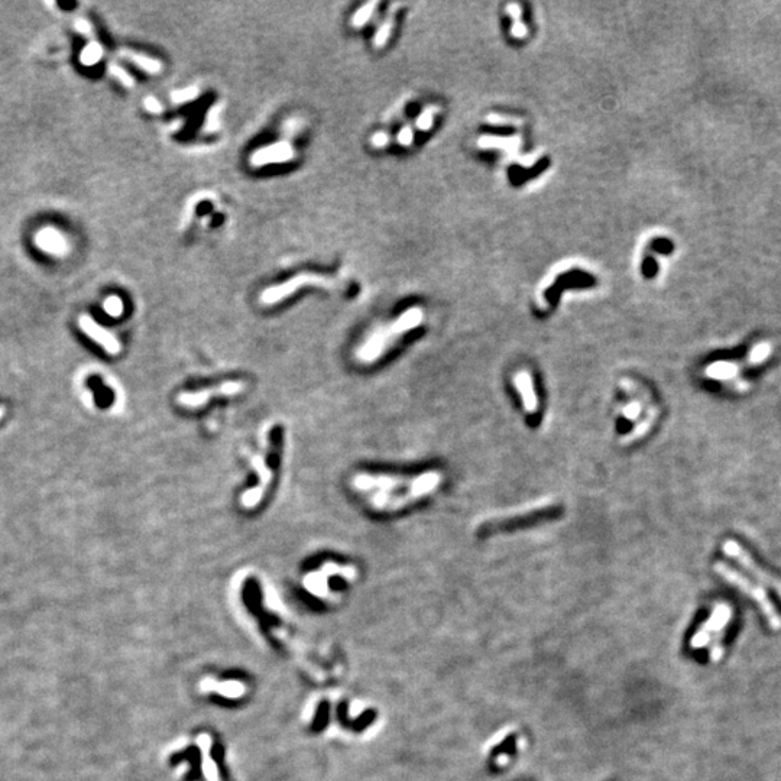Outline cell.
I'll return each instance as SVG.
<instances>
[{"label": "cell", "instance_id": "obj_1", "mask_svg": "<svg viewBox=\"0 0 781 781\" xmlns=\"http://www.w3.org/2000/svg\"><path fill=\"white\" fill-rule=\"evenodd\" d=\"M732 608L728 604L715 605L709 618H707L690 640V647L700 650L709 647V659L716 663L723 656V637L725 629L732 620Z\"/></svg>", "mask_w": 781, "mask_h": 781}, {"label": "cell", "instance_id": "obj_2", "mask_svg": "<svg viewBox=\"0 0 781 781\" xmlns=\"http://www.w3.org/2000/svg\"><path fill=\"white\" fill-rule=\"evenodd\" d=\"M714 570L725 580V582L731 583L732 586L738 588L742 593H746L747 596H750L752 599V601L761 609V612L764 613L766 620H767L771 629H775V631L781 629V616L778 615L775 606L771 604L770 597L767 596L764 589H762L758 585H755V583H752L748 577L741 574L738 570H735L731 566L726 565V563H722V561L715 563Z\"/></svg>", "mask_w": 781, "mask_h": 781}, {"label": "cell", "instance_id": "obj_3", "mask_svg": "<svg viewBox=\"0 0 781 781\" xmlns=\"http://www.w3.org/2000/svg\"><path fill=\"white\" fill-rule=\"evenodd\" d=\"M722 550L725 551L726 556L736 560L743 569H746L751 576H754L757 580H759L761 583L773 588L777 592V595L781 597V579L762 569L751 557V554L739 546V542H736L735 540H726L723 542Z\"/></svg>", "mask_w": 781, "mask_h": 781}, {"label": "cell", "instance_id": "obj_4", "mask_svg": "<svg viewBox=\"0 0 781 781\" xmlns=\"http://www.w3.org/2000/svg\"><path fill=\"white\" fill-rule=\"evenodd\" d=\"M243 389H245V384L241 383V380H227V383H223L217 387L179 394L178 403L187 408H200V407H204V404H207L211 398L233 396L241 394Z\"/></svg>", "mask_w": 781, "mask_h": 781}, {"label": "cell", "instance_id": "obj_5", "mask_svg": "<svg viewBox=\"0 0 781 781\" xmlns=\"http://www.w3.org/2000/svg\"><path fill=\"white\" fill-rule=\"evenodd\" d=\"M739 373L741 365L732 360H718L704 368V376L730 385L735 391L746 392L750 389V384L748 380L741 379Z\"/></svg>", "mask_w": 781, "mask_h": 781}, {"label": "cell", "instance_id": "obj_6", "mask_svg": "<svg viewBox=\"0 0 781 781\" xmlns=\"http://www.w3.org/2000/svg\"><path fill=\"white\" fill-rule=\"evenodd\" d=\"M323 282H324V278L319 277L316 274H300V275L293 277L291 280H288L282 284L266 288L261 296V301L264 304H268V305L277 304L281 300H284L291 294H294L296 291H298V288H301L304 285H319V284H323Z\"/></svg>", "mask_w": 781, "mask_h": 781}, {"label": "cell", "instance_id": "obj_7", "mask_svg": "<svg viewBox=\"0 0 781 781\" xmlns=\"http://www.w3.org/2000/svg\"><path fill=\"white\" fill-rule=\"evenodd\" d=\"M252 466H253V469L258 472L259 482L257 483L255 488L248 489L242 494L241 502L245 508H248V510H250V508H255L264 499V495H265V492H266L271 482H272V478H274V474H272V470L269 469V466L264 460V458L258 456V458L253 459Z\"/></svg>", "mask_w": 781, "mask_h": 781}, {"label": "cell", "instance_id": "obj_8", "mask_svg": "<svg viewBox=\"0 0 781 781\" xmlns=\"http://www.w3.org/2000/svg\"><path fill=\"white\" fill-rule=\"evenodd\" d=\"M294 158V148L288 142H277L259 148L250 155V163L253 167H264L269 163H284Z\"/></svg>", "mask_w": 781, "mask_h": 781}, {"label": "cell", "instance_id": "obj_9", "mask_svg": "<svg viewBox=\"0 0 781 781\" xmlns=\"http://www.w3.org/2000/svg\"><path fill=\"white\" fill-rule=\"evenodd\" d=\"M80 324V329L90 337L92 340H95L97 344L111 355H118L122 351V346L119 340L111 333L107 332L104 327H102L100 324H97L92 317L88 316H81L79 320Z\"/></svg>", "mask_w": 781, "mask_h": 781}, {"label": "cell", "instance_id": "obj_10", "mask_svg": "<svg viewBox=\"0 0 781 781\" xmlns=\"http://www.w3.org/2000/svg\"><path fill=\"white\" fill-rule=\"evenodd\" d=\"M35 241H36V245H38L42 250H45L48 253H52V255H56V257H61L68 250L67 239L57 229L47 227V229L41 230L38 234H36Z\"/></svg>", "mask_w": 781, "mask_h": 781}, {"label": "cell", "instance_id": "obj_11", "mask_svg": "<svg viewBox=\"0 0 781 781\" xmlns=\"http://www.w3.org/2000/svg\"><path fill=\"white\" fill-rule=\"evenodd\" d=\"M120 57H123L124 60H128L129 63L135 64L142 71L148 72V74H159L161 70H162V64L158 60H154L148 56H143V54H139V52H135V51H131V49H122Z\"/></svg>", "mask_w": 781, "mask_h": 781}, {"label": "cell", "instance_id": "obj_12", "mask_svg": "<svg viewBox=\"0 0 781 781\" xmlns=\"http://www.w3.org/2000/svg\"><path fill=\"white\" fill-rule=\"evenodd\" d=\"M773 355V344L768 341H759L750 351L748 356L746 357L743 365L746 367H758L761 363H764Z\"/></svg>", "mask_w": 781, "mask_h": 781}, {"label": "cell", "instance_id": "obj_13", "mask_svg": "<svg viewBox=\"0 0 781 781\" xmlns=\"http://www.w3.org/2000/svg\"><path fill=\"white\" fill-rule=\"evenodd\" d=\"M103 57V47L93 41L90 42L83 51H81V56H80V61L83 65H95L97 64Z\"/></svg>", "mask_w": 781, "mask_h": 781}, {"label": "cell", "instance_id": "obj_14", "mask_svg": "<svg viewBox=\"0 0 781 781\" xmlns=\"http://www.w3.org/2000/svg\"><path fill=\"white\" fill-rule=\"evenodd\" d=\"M107 70H108V74H111L112 77H115V79H116L120 84H123L124 87H129V88H131V87L135 86V80L132 79V76L129 74L128 71L123 70L120 65L111 64V65H108Z\"/></svg>", "mask_w": 781, "mask_h": 781}, {"label": "cell", "instance_id": "obj_15", "mask_svg": "<svg viewBox=\"0 0 781 781\" xmlns=\"http://www.w3.org/2000/svg\"><path fill=\"white\" fill-rule=\"evenodd\" d=\"M103 308H104V312L112 317H120L123 314V310H124L123 301L118 296L107 297L106 301L103 303Z\"/></svg>", "mask_w": 781, "mask_h": 781}, {"label": "cell", "instance_id": "obj_16", "mask_svg": "<svg viewBox=\"0 0 781 781\" xmlns=\"http://www.w3.org/2000/svg\"><path fill=\"white\" fill-rule=\"evenodd\" d=\"M198 96V88L197 87H186V88H181L177 90L171 95V100L175 104H181V103H187L194 100Z\"/></svg>", "mask_w": 781, "mask_h": 781}, {"label": "cell", "instance_id": "obj_17", "mask_svg": "<svg viewBox=\"0 0 781 781\" xmlns=\"http://www.w3.org/2000/svg\"><path fill=\"white\" fill-rule=\"evenodd\" d=\"M373 8H375V3H368V5H365V6H362V8L356 12V15L353 16L352 25H353V26H362V25H365V24L368 22L369 17H371L372 12H373Z\"/></svg>", "mask_w": 781, "mask_h": 781}, {"label": "cell", "instance_id": "obj_18", "mask_svg": "<svg viewBox=\"0 0 781 781\" xmlns=\"http://www.w3.org/2000/svg\"><path fill=\"white\" fill-rule=\"evenodd\" d=\"M643 412V403L640 399H634L622 408V414L627 420H637Z\"/></svg>", "mask_w": 781, "mask_h": 781}, {"label": "cell", "instance_id": "obj_19", "mask_svg": "<svg viewBox=\"0 0 781 781\" xmlns=\"http://www.w3.org/2000/svg\"><path fill=\"white\" fill-rule=\"evenodd\" d=\"M143 107L147 108L150 113H161L162 112V104L159 103V100H156L152 96H150V97L143 100Z\"/></svg>", "mask_w": 781, "mask_h": 781}, {"label": "cell", "instance_id": "obj_20", "mask_svg": "<svg viewBox=\"0 0 781 781\" xmlns=\"http://www.w3.org/2000/svg\"><path fill=\"white\" fill-rule=\"evenodd\" d=\"M74 29L80 33H83L84 36H92L93 35V26L90 22H87L86 19H77L74 22Z\"/></svg>", "mask_w": 781, "mask_h": 781}, {"label": "cell", "instance_id": "obj_21", "mask_svg": "<svg viewBox=\"0 0 781 781\" xmlns=\"http://www.w3.org/2000/svg\"><path fill=\"white\" fill-rule=\"evenodd\" d=\"M389 28H391V26L387 24V25H384L383 28L379 29V32H378L376 36H375V45H383V44L388 40V36H389Z\"/></svg>", "mask_w": 781, "mask_h": 781}, {"label": "cell", "instance_id": "obj_22", "mask_svg": "<svg viewBox=\"0 0 781 781\" xmlns=\"http://www.w3.org/2000/svg\"><path fill=\"white\" fill-rule=\"evenodd\" d=\"M388 142V136L385 134H376L372 138V143L375 147H384V145Z\"/></svg>", "mask_w": 781, "mask_h": 781}, {"label": "cell", "instance_id": "obj_23", "mask_svg": "<svg viewBox=\"0 0 781 781\" xmlns=\"http://www.w3.org/2000/svg\"><path fill=\"white\" fill-rule=\"evenodd\" d=\"M398 138H399V139H398L399 142H401V143H404V145H407V143H410V142H411L412 134H411V131H410V129H403V132H401V134H399V136H398Z\"/></svg>", "mask_w": 781, "mask_h": 781}, {"label": "cell", "instance_id": "obj_24", "mask_svg": "<svg viewBox=\"0 0 781 781\" xmlns=\"http://www.w3.org/2000/svg\"><path fill=\"white\" fill-rule=\"evenodd\" d=\"M430 123H431V116H430V115H426V116H423V118L419 120V124L421 126V129H427L428 126H430Z\"/></svg>", "mask_w": 781, "mask_h": 781}, {"label": "cell", "instance_id": "obj_25", "mask_svg": "<svg viewBox=\"0 0 781 781\" xmlns=\"http://www.w3.org/2000/svg\"><path fill=\"white\" fill-rule=\"evenodd\" d=\"M514 33H515L517 36H522V33H525V28H524L522 25L517 24V26L514 28Z\"/></svg>", "mask_w": 781, "mask_h": 781}]
</instances>
